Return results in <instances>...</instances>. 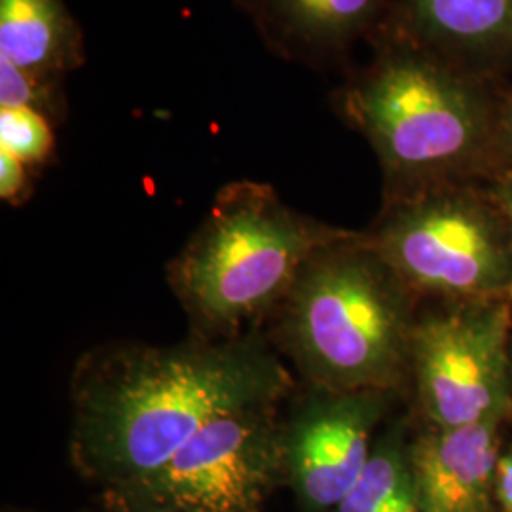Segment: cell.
Segmentation results:
<instances>
[{
  "instance_id": "cell-18",
  "label": "cell",
  "mask_w": 512,
  "mask_h": 512,
  "mask_svg": "<svg viewBox=\"0 0 512 512\" xmlns=\"http://www.w3.org/2000/svg\"><path fill=\"white\" fill-rule=\"evenodd\" d=\"M499 135H503L507 147L512 152V92L499 105Z\"/></svg>"
},
{
  "instance_id": "cell-11",
  "label": "cell",
  "mask_w": 512,
  "mask_h": 512,
  "mask_svg": "<svg viewBox=\"0 0 512 512\" xmlns=\"http://www.w3.org/2000/svg\"><path fill=\"white\" fill-rule=\"evenodd\" d=\"M385 23L475 73L512 61V0H389Z\"/></svg>"
},
{
  "instance_id": "cell-5",
  "label": "cell",
  "mask_w": 512,
  "mask_h": 512,
  "mask_svg": "<svg viewBox=\"0 0 512 512\" xmlns=\"http://www.w3.org/2000/svg\"><path fill=\"white\" fill-rule=\"evenodd\" d=\"M277 403L245 404L209 421L162 471L103 503L133 512H262L285 478Z\"/></svg>"
},
{
  "instance_id": "cell-8",
  "label": "cell",
  "mask_w": 512,
  "mask_h": 512,
  "mask_svg": "<svg viewBox=\"0 0 512 512\" xmlns=\"http://www.w3.org/2000/svg\"><path fill=\"white\" fill-rule=\"evenodd\" d=\"M380 391L319 387L283 425L285 478L310 511L338 509L372 456Z\"/></svg>"
},
{
  "instance_id": "cell-15",
  "label": "cell",
  "mask_w": 512,
  "mask_h": 512,
  "mask_svg": "<svg viewBox=\"0 0 512 512\" xmlns=\"http://www.w3.org/2000/svg\"><path fill=\"white\" fill-rule=\"evenodd\" d=\"M29 107L59 122L67 114L63 82L38 78L23 73L8 61L0 59V109Z\"/></svg>"
},
{
  "instance_id": "cell-16",
  "label": "cell",
  "mask_w": 512,
  "mask_h": 512,
  "mask_svg": "<svg viewBox=\"0 0 512 512\" xmlns=\"http://www.w3.org/2000/svg\"><path fill=\"white\" fill-rule=\"evenodd\" d=\"M31 169L14 154L0 150V198L4 202L19 203L29 190Z\"/></svg>"
},
{
  "instance_id": "cell-1",
  "label": "cell",
  "mask_w": 512,
  "mask_h": 512,
  "mask_svg": "<svg viewBox=\"0 0 512 512\" xmlns=\"http://www.w3.org/2000/svg\"><path fill=\"white\" fill-rule=\"evenodd\" d=\"M291 385L256 336L103 349L74 376V465L103 495L128 492L209 421L245 404L281 401Z\"/></svg>"
},
{
  "instance_id": "cell-7",
  "label": "cell",
  "mask_w": 512,
  "mask_h": 512,
  "mask_svg": "<svg viewBox=\"0 0 512 512\" xmlns=\"http://www.w3.org/2000/svg\"><path fill=\"white\" fill-rule=\"evenodd\" d=\"M511 304L431 317L412 327L410 363L435 427L501 420L509 406Z\"/></svg>"
},
{
  "instance_id": "cell-14",
  "label": "cell",
  "mask_w": 512,
  "mask_h": 512,
  "mask_svg": "<svg viewBox=\"0 0 512 512\" xmlns=\"http://www.w3.org/2000/svg\"><path fill=\"white\" fill-rule=\"evenodd\" d=\"M54 148V122L48 116L29 107L0 109V150L37 169L52 160Z\"/></svg>"
},
{
  "instance_id": "cell-6",
  "label": "cell",
  "mask_w": 512,
  "mask_h": 512,
  "mask_svg": "<svg viewBox=\"0 0 512 512\" xmlns=\"http://www.w3.org/2000/svg\"><path fill=\"white\" fill-rule=\"evenodd\" d=\"M406 285L448 296H484L511 289L512 270L494 215L439 186L393 196L368 239Z\"/></svg>"
},
{
  "instance_id": "cell-9",
  "label": "cell",
  "mask_w": 512,
  "mask_h": 512,
  "mask_svg": "<svg viewBox=\"0 0 512 512\" xmlns=\"http://www.w3.org/2000/svg\"><path fill=\"white\" fill-rule=\"evenodd\" d=\"M262 44L313 71L342 67L382 27L389 0H234Z\"/></svg>"
},
{
  "instance_id": "cell-20",
  "label": "cell",
  "mask_w": 512,
  "mask_h": 512,
  "mask_svg": "<svg viewBox=\"0 0 512 512\" xmlns=\"http://www.w3.org/2000/svg\"><path fill=\"white\" fill-rule=\"evenodd\" d=\"M90 512H133V511H124V509H116V507H110V505H105V503H103V509H101V511H90ZM154 512H177V511H154Z\"/></svg>"
},
{
  "instance_id": "cell-4",
  "label": "cell",
  "mask_w": 512,
  "mask_h": 512,
  "mask_svg": "<svg viewBox=\"0 0 512 512\" xmlns=\"http://www.w3.org/2000/svg\"><path fill=\"white\" fill-rule=\"evenodd\" d=\"M370 241L346 234L311 256L283 300V340L319 387L385 391L410 359L412 329Z\"/></svg>"
},
{
  "instance_id": "cell-19",
  "label": "cell",
  "mask_w": 512,
  "mask_h": 512,
  "mask_svg": "<svg viewBox=\"0 0 512 512\" xmlns=\"http://www.w3.org/2000/svg\"><path fill=\"white\" fill-rule=\"evenodd\" d=\"M499 203H501V209H503V213L507 215V219H509V224H511V234H512V175L503 183L501 186V190H499ZM509 294H511L512 298V285L511 289H509Z\"/></svg>"
},
{
  "instance_id": "cell-12",
  "label": "cell",
  "mask_w": 512,
  "mask_h": 512,
  "mask_svg": "<svg viewBox=\"0 0 512 512\" xmlns=\"http://www.w3.org/2000/svg\"><path fill=\"white\" fill-rule=\"evenodd\" d=\"M0 59L63 82L86 63L84 31L63 0H0Z\"/></svg>"
},
{
  "instance_id": "cell-17",
  "label": "cell",
  "mask_w": 512,
  "mask_h": 512,
  "mask_svg": "<svg viewBox=\"0 0 512 512\" xmlns=\"http://www.w3.org/2000/svg\"><path fill=\"white\" fill-rule=\"evenodd\" d=\"M495 492L505 511L512 512V446L511 450L505 452L497 463Z\"/></svg>"
},
{
  "instance_id": "cell-2",
  "label": "cell",
  "mask_w": 512,
  "mask_h": 512,
  "mask_svg": "<svg viewBox=\"0 0 512 512\" xmlns=\"http://www.w3.org/2000/svg\"><path fill=\"white\" fill-rule=\"evenodd\" d=\"M368 44L332 107L380 156L391 198L439 186L486 154L499 105L478 73L385 21Z\"/></svg>"
},
{
  "instance_id": "cell-13",
  "label": "cell",
  "mask_w": 512,
  "mask_h": 512,
  "mask_svg": "<svg viewBox=\"0 0 512 512\" xmlns=\"http://www.w3.org/2000/svg\"><path fill=\"white\" fill-rule=\"evenodd\" d=\"M336 512H423L410 448H404L397 437L376 444L359 482Z\"/></svg>"
},
{
  "instance_id": "cell-10",
  "label": "cell",
  "mask_w": 512,
  "mask_h": 512,
  "mask_svg": "<svg viewBox=\"0 0 512 512\" xmlns=\"http://www.w3.org/2000/svg\"><path fill=\"white\" fill-rule=\"evenodd\" d=\"M499 420L433 427L410 446L423 512H492Z\"/></svg>"
},
{
  "instance_id": "cell-3",
  "label": "cell",
  "mask_w": 512,
  "mask_h": 512,
  "mask_svg": "<svg viewBox=\"0 0 512 512\" xmlns=\"http://www.w3.org/2000/svg\"><path fill=\"white\" fill-rule=\"evenodd\" d=\"M346 234L294 211L270 184L236 181L220 188L169 279L205 329L238 338L283 304L311 256Z\"/></svg>"
}]
</instances>
